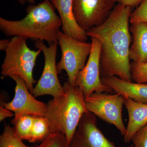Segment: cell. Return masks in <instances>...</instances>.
Listing matches in <instances>:
<instances>
[{
    "label": "cell",
    "instance_id": "1",
    "mask_svg": "<svg viewBox=\"0 0 147 147\" xmlns=\"http://www.w3.org/2000/svg\"><path fill=\"white\" fill-rule=\"evenodd\" d=\"M131 7L118 4L102 24L87 32L101 44L100 77L117 76L132 82L129 51L131 42L129 18Z\"/></svg>",
    "mask_w": 147,
    "mask_h": 147
},
{
    "label": "cell",
    "instance_id": "2",
    "mask_svg": "<svg viewBox=\"0 0 147 147\" xmlns=\"http://www.w3.org/2000/svg\"><path fill=\"white\" fill-rule=\"evenodd\" d=\"M26 11V16L18 21L0 18V29L4 34L26 40L46 41L49 45L57 42L62 22L50 0H44L37 5H30Z\"/></svg>",
    "mask_w": 147,
    "mask_h": 147
},
{
    "label": "cell",
    "instance_id": "3",
    "mask_svg": "<svg viewBox=\"0 0 147 147\" xmlns=\"http://www.w3.org/2000/svg\"><path fill=\"white\" fill-rule=\"evenodd\" d=\"M64 92L48 102L46 118L52 133L59 132L70 143L82 117L89 111L82 90L67 81L63 85Z\"/></svg>",
    "mask_w": 147,
    "mask_h": 147
},
{
    "label": "cell",
    "instance_id": "4",
    "mask_svg": "<svg viewBox=\"0 0 147 147\" xmlns=\"http://www.w3.org/2000/svg\"><path fill=\"white\" fill-rule=\"evenodd\" d=\"M5 57L1 65V74L4 77L18 76L24 80L29 91L32 92L36 81L33 71L41 49L31 50L27 45L26 40L13 36L5 50Z\"/></svg>",
    "mask_w": 147,
    "mask_h": 147
},
{
    "label": "cell",
    "instance_id": "5",
    "mask_svg": "<svg viewBox=\"0 0 147 147\" xmlns=\"http://www.w3.org/2000/svg\"><path fill=\"white\" fill-rule=\"evenodd\" d=\"M58 43L61 51V57L57 64L58 74L65 70L68 82L75 86L77 74L86 65L91 51V42H83L66 35L60 31Z\"/></svg>",
    "mask_w": 147,
    "mask_h": 147
},
{
    "label": "cell",
    "instance_id": "6",
    "mask_svg": "<svg viewBox=\"0 0 147 147\" xmlns=\"http://www.w3.org/2000/svg\"><path fill=\"white\" fill-rule=\"evenodd\" d=\"M125 97L117 94L94 92L85 98L87 109L102 121L113 125L122 135L126 133V127L122 118Z\"/></svg>",
    "mask_w": 147,
    "mask_h": 147
},
{
    "label": "cell",
    "instance_id": "7",
    "mask_svg": "<svg viewBox=\"0 0 147 147\" xmlns=\"http://www.w3.org/2000/svg\"><path fill=\"white\" fill-rule=\"evenodd\" d=\"M58 45V42H55L47 47L43 41H36L35 47L41 49L44 55V66L42 75L31 92L35 97L50 95L55 98L64 92L58 78L56 64Z\"/></svg>",
    "mask_w": 147,
    "mask_h": 147
},
{
    "label": "cell",
    "instance_id": "8",
    "mask_svg": "<svg viewBox=\"0 0 147 147\" xmlns=\"http://www.w3.org/2000/svg\"><path fill=\"white\" fill-rule=\"evenodd\" d=\"M91 38V51L86 65L79 71L75 79V86L83 91L85 98L94 92L113 93L112 89L102 84L100 73L101 44L94 38Z\"/></svg>",
    "mask_w": 147,
    "mask_h": 147
},
{
    "label": "cell",
    "instance_id": "9",
    "mask_svg": "<svg viewBox=\"0 0 147 147\" xmlns=\"http://www.w3.org/2000/svg\"><path fill=\"white\" fill-rule=\"evenodd\" d=\"M115 0H73L74 14L86 32L102 24L115 7Z\"/></svg>",
    "mask_w": 147,
    "mask_h": 147
},
{
    "label": "cell",
    "instance_id": "10",
    "mask_svg": "<svg viewBox=\"0 0 147 147\" xmlns=\"http://www.w3.org/2000/svg\"><path fill=\"white\" fill-rule=\"evenodd\" d=\"M16 82L15 93L13 100L8 102L1 103L5 108L14 113V117L11 121L13 123L21 116L31 115L34 117H45L47 105L36 99L31 94L26 83L18 76L10 77Z\"/></svg>",
    "mask_w": 147,
    "mask_h": 147
},
{
    "label": "cell",
    "instance_id": "11",
    "mask_svg": "<svg viewBox=\"0 0 147 147\" xmlns=\"http://www.w3.org/2000/svg\"><path fill=\"white\" fill-rule=\"evenodd\" d=\"M69 145V147H117L98 128L97 117L90 112L82 117Z\"/></svg>",
    "mask_w": 147,
    "mask_h": 147
},
{
    "label": "cell",
    "instance_id": "12",
    "mask_svg": "<svg viewBox=\"0 0 147 147\" xmlns=\"http://www.w3.org/2000/svg\"><path fill=\"white\" fill-rule=\"evenodd\" d=\"M57 10L62 22L63 33L83 42H87V32L82 29L77 23L72 9L73 0H50Z\"/></svg>",
    "mask_w": 147,
    "mask_h": 147
},
{
    "label": "cell",
    "instance_id": "13",
    "mask_svg": "<svg viewBox=\"0 0 147 147\" xmlns=\"http://www.w3.org/2000/svg\"><path fill=\"white\" fill-rule=\"evenodd\" d=\"M102 84L112 89L113 93L136 102L147 103V84L127 82L114 76L101 78Z\"/></svg>",
    "mask_w": 147,
    "mask_h": 147
},
{
    "label": "cell",
    "instance_id": "14",
    "mask_svg": "<svg viewBox=\"0 0 147 147\" xmlns=\"http://www.w3.org/2000/svg\"><path fill=\"white\" fill-rule=\"evenodd\" d=\"M124 105L128 114V121L124 142L129 143L137 131L147 124V103L125 98Z\"/></svg>",
    "mask_w": 147,
    "mask_h": 147
},
{
    "label": "cell",
    "instance_id": "15",
    "mask_svg": "<svg viewBox=\"0 0 147 147\" xmlns=\"http://www.w3.org/2000/svg\"><path fill=\"white\" fill-rule=\"evenodd\" d=\"M129 30L132 36L129 51L130 60L138 63L147 62V23L131 24Z\"/></svg>",
    "mask_w": 147,
    "mask_h": 147
},
{
    "label": "cell",
    "instance_id": "16",
    "mask_svg": "<svg viewBox=\"0 0 147 147\" xmlns=\"http://www.w3.org/2000/svg\"><path fill=\"white\" fill-rule=\"evenodd\" d=\"M50 124L45 117H34L30 137L28 142H42L52 134Z\"/></svg>",
    "mask_w": 147,
    "mask_h": 147
},
{
    "label": "cell",
    "instance_id": "17",
    "mask_svg": "<svg viewBox=\"0 0 147 147\" xmlns=\"http://www.w3.org/2000/svg\"><path fill=\"white\" fill-rule=\"evenodd\" d=\"M22 140L16 134L14 127L5 124L0 136V147H30L25 144Z\"/></svg>",
    "mask_w": 147,
    "mask_h": 147
},
{
    "label": "cell",
    "instance_id": "18",
    "mask_svg": "<svg viewBox=\"0 0 147 147\" xmlns=\"http://www.w3.org/2000/svg\"><path fill=\"white\" fill-rule=\"evenodd\" d=\"M34 118L31 115L21 116L12 123L16 134L22 140L29 141Z\"/></svg>",
    "mask_w": 147,
    "mask_h": 147
},
{
    "label": "cell",
    "instance_id": "19",
    "mask_svg": "<svg viewBox=\"0 0 147 147\" xmlns=\"http://www.w3.org/2000/svg\"><path fill=\"white\" fill-rule=\"evenodd\" d=\"M130 72L132 82L147 84V62L130 63Z\"/></svg>",
    "mask_w": 147,
    "mask_h": 147
},
{
    "label": "cell",
    "instance_id": "20",
    "mask_svg": "<svg viewBox=\"0 0 147 147\" xmlns=\"http://www.w3.org/2000/svg\"><path fill=\"white\" fill-rule=\"evenodd\" d=\"M35 147H69L65 136L59 132L50 134L41 144Z\"/></svg>",
    "mask_w": 147,
    "mask_h": 147
},
{
    "label": "cell",
    "instance_id": "21",
    "mask_svg": "<svg viewBox=\"0 0 147 147\" xmlns=\"http://www.w3.org/2000/svg\"><path fill=\"white\" fill-rule=\"evenodd\" d=\"M146 22L147 23V0H143L137 8L131 12L129 18V23Z\"/></svg>",
    "mask_w": 147,
    "mask_h": 147
},
{
    "label": "cell",
    "instance_id": "22",
    "mask_svg": "<svg viewBox=\"0 0 147 147\" xmlns=\"http://www.w3.org/2000/svg\"><path fill=\"white\" fill-rule=\"evenodd\" d=\"M131 142L133 147H147V124L137 131Z\"/></svg>",
    "mask_w": 147,
    "mask_h": 147
},
{
    "label": "cell",
    "instance_id": "23",
    "mask_svg": "<svg viewBox=\"0 0 147 147\" xmlns=\"http://www.w3.org/2000/svg\"><path fill=\"white\" fill-rule=\"evenodd\" d=\"M119 4L132 7H138L143 0H115Z\"/></svg>",
    "mask_w": 147,
    "mask_h": 147
},
{
    "label": "cell",
    "instance_id": "24",
    "mask_svg": "<svg viewBox=\"0 0 147 147\" xmlns=\"http://www.w3.org/2000/svg\"><path fill=\"white\" fill-rule=\"evenodd\" d=\"M14 114L10 110H7L1 104L0 107V121H2L7 118L14 116Z\"/></svg>",
    "mask_w": 147,
    "mask_h": 147
},
{
    "label": "cell",
    "instance_id": "25",
    "mask_svg": "<svg viewBox=\"0 0 147 147\" xmlns=\"http://www.w3.org/2000/svg\"><path fill=\"white\" fill-rule=\"evenodd\" d=\"M10 39H2L0 40V50L5 51L8 47Z\"/></svg>",
    "mask_w": 147,
    "mask_h": 147
},
{
    "label": "cell",
    "instance_id": "26",
    "mask_svg": "<svg viewBox=\"0 0 147 147\" xmlns=\"http://www.w3.org/2000/svg\"><path fill=\"white\" fill-rule=\"evenodd\" d=\"M19 3L21 4L24 5L26 3H28L30 5H34L35 3V0H16Z\"/></svg>",
    "mask_w": 147,
    "mask_h": 147
},
{
    "label": "cell",
    "instance_id": "27",
    "mask_svg": "<svg viewBox=\"0 0 147 147\" xmlns=\"http://www.w3.org/2000/svg\"><path fill=\"white\" fill-rule=\"evenodd\" d=\"M41 1H44V0H41Z\"/></svg>",
    "mask_w": 147,
    "mask_h": 147
}]
</instances>
